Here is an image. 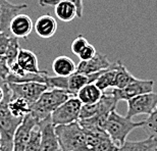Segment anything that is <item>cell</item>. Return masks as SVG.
Listing matches in <instances>:
<instances>
[{
  "mask_svg": "<svg viewBox=\"0 0 157 151\" xmlns=\"http://www.w3.org/2000/svg\"><path fill=\"white\" fill-rule=\"evenodd\" d=\"M102 72L103 71L98 72V73L89 74V75L75 72L74 74L68 76V91H70L74 96H77L78 92L82 88L90 83H94Z\"/></svg>",
  "mask_w": 157,
  "mask_h": 151,
  "instance_id": "e0dca14e",
  "label": "cell"
},
{
  "mask_svg": "<svg viewBox=\"0 0 157 151\" xmlns=\"http://www.w3.org/2000/svg\"><path fill=\"white\" fill-rule=\"evenodd\" d=\"M28 7V4H13L8 0H0V32L10 35L9 24L15 15Z\"/></svg>",
  "mask_w": 157,
  "mask_h": 151,
  "instance_id": "4fadbf2b",
  "label": "cell"
},
{
  "mask_svg": "<svg viewBox=\"0 0 157 151\" xmlns=\"http://www.w3.org/2000/svg\"><path fill=\"white\" fill-rule=\"evenodd\" d=\"M3 98H4V90H3V88L0 87V102L2 101Z\"/></svg>",
  "mask_w": 157,
  "mask_h": 151,
  "instance_id": "836d02e7",
  "label": "cell"
},
{
  "mask_svg": "<svg viewBox=\"0 0 157 151\" xmlns=\"http://www.w3.org/2000/svg\"><path fill=\"white\" fill-rule=\"evenodd\" d=\"M117 100L110 91H103V95L99 101L93 104H83L80 112V119L92 118L95 115L109 114L117 105Z\"/></svg>",
  "mask_w": 157,
  "mask_h": 151,
  "instance_id": "52a82bcc",
  "label": "cell"
},
{
  "mask_svg": "<svg viewBox=\"0 0 157 151\" xmlns=\"http://www.w3.org/2000/svg\"><path fill=\"white\" fill-rule=\"evenodd\" d=\"M115 68H117V78H115V87L118 89L125 87L131 82L136 80V77H134L130 72L127 70L121 60H117L115 62Z\"/></svg>",
  "mask_w": 157,
  "mask_h": 151,
  "instance_id": "603a6c76",
  "label": "cell"
},
{
  "mask_svg": "<svg viewBox=\"0 0 157 151\" xmlns=\"http://www.w3.org/2000/svg\"><path fill=\"white\" fill-rule=\"evenodd\" d=\"M47 87L49 89L56 88V89H62L68 91V77H62V76H49L46 77ZM70 92V91H68Z\"/></svg>",
  "mask_w": 157,
  "mask_h": 151,
  "instance_id": "4316f807",
  "label": "cell"
},
{
  "mask_svg": "<svg viewBox=\"0 0 157 151\" xmlns=\"http://www.w3.org/2000/svg\"><path fill=\"white\" fill-rule=\"evenodd\" d=\"M154 151H157V147H156V148H155V150Z\"/></svg>",
  "mask_w": 157,
  "mask_h": 151,
  "instance_id": "e575fe53",
  "label": "cell"
},
{
  "mask_svg": "<svg viewBox=\"0 0 157 151\" xmlns=\"http://www.w3.org/2000/svg\"><path fill=\"white\" fill-rule=\"evenodd\" d=\"M77 70V65L68 56H57L52 62V71L56 76L68 77Z\"/></svg>",
  "mask_w": 157,
  "mask_h": 151,
  "instance_id": "ffe728a7",
  "label": "cell"
},
{
  "mask_svg": "<svg viewBox=\"0 0 157 151\" xmlns=\"http://www.w3.org/2000/svg\"><path fill=\"white\" fill-rule=\"evenodd\" d=\"M111 62L108 60L107 56L103 55L101 53L97 52L95 56L88 60H81V62L77 65L76 72L82 74H94L98 72L104 71L109 68Z\"/></svg>",
  "mask_w": 157,
  "mask_h": 151,
  "instance_id": "9a60e30c",
  "label": "cell"
},
{
  "mask_svg": "<svg viewBox=\"0 0 157 151\" xmlns=\"http://www.w3.org/2000/svg\"><path fill=\"white\" fill-rule=\"evenodd\" d=\"M144 121L142 122H133L127 116H122L117 111L112 110L107 116L105 122V131L109 135V137L117 143L118 146H121L127 141L128 135L132 131L137 128H143Z\"/></svg>",
  "mask_w": 157,
  "mask_h": 151,
  "instance_id": "277c9868",
  "label": "cell"
},
{
  "mask_svg": "<svg viewBox=\"0 0 157 151\" xmlns=\"http://www.w3.org/2000/svg\"><path fill=\"white\" fill-rule=\"evenodd\" d=\"M115 78H117V68H115V62H113L109 65L108 68L100 74L94 83L101 91H106L109 88L115 87Z\"/></svg>",
  "mask_w": 157,
  "mask_h": 151,
  "instance_id": "7402d4cb",
  "label": "cell"
},
{
  "mask_svg": "<svg viewBox=\"0 0 157 151\" xmlns=\"http://www.w3.org/2000/svg\"><path fill=\"white\" fill-rule=\"evenodd\" d=\"M157 147V137L149 136L145 140L125 141L117 151H154Z\"/></svg>",
  "mask_w": 157,
  "mask_h": 151,
  "instance_id": "ac0fdd59",
  "label": "cell"
},
{
  "mask_svg": "<svg viewBox=\"0 0 157 151\" xmlns=\"http://www.w3.org/2000/svg\"><path fill=\"white\" fill-rule=\"evenodd\" d=\"M74 96L71 92L62 89H47L41 94L37 101L30 105V113L39 122L51 115V113L68 98Z\"/></svg>",
  "mask_w": 157,
  "mask_h": 151,
  "instance_id": "7a4b0ae2",
  "label": "cell"
},
{
  "mask_svg": "<svg viewBox=\"0 0 157 151\" xmlns=\"http://www.w3.org/2000/svg\"><path fill=\"white\" fill-rule=\"evenodd\" d=\"M36 34L43 39H48L54 36L57 31V21L51 14H43L37 18L34 24Z\"/></svg>",
  "mask_w": 157,
  "mask_h": 151,
  "instance_id": "2e32d148",
  "label": "cell"
},
{
  "mask_svg": "<svg viewBox=\"0 0 157 151\" xmlns=\"http://www.w3.org/2000/svg\"><path fill=\"white\" fill-rule=\"evenodd\" d=\"M38 3L42 7L54 6L56 17L65 23L83 17V0H39Z\"/></svg>",
  "mask_w": 157,
  "mask_h": 151,
  "instance_id": "5b68a950",
  "label": "cell"
},
{
  "mask_svg": "<svg viewBox=\"0 0 157 151\" xmlns=\"http://www.w3.org/2000/svg\"><path fill=\"white\" fill-rule=\"evenodd\" d=\"M157 106V93L150 92L138 95L128 100L127 118H133L140 114L149 115Z\"/></svg>",
  "mask_w": 157,
  "mask_h": 151,
  "instance_id": "ba28073f",
  "label": "cell"
},
{
  "mask_svg": "<svg viewBox=\"0 0 157 151\" xmlns=\"http://www.w3.org/2000/svg\"><path fill=\"white\" fill-rule=\"evenodd\" d=\"M0 151H3V150H1V149H0Z\"/></svg>",
  "mask_w": 157,
  "mask_h": 151,
  "instance_id": "d590c367",
  "label": "cell"
},
{
  "mask_svg": "<svg viewBox=\"0 0 157 151\" xmlns=\"http://www.w3.org/2000/svg\"><path fill=\"white\" fill-rule=\"evenodd\" d=\"M97 51H96L95 47L93 45H91V44H88V45L78 53V57L80 58L81 60H88V59H91L92 57H94Z\"/></svg>",
  "mask_w": 157,
  "mask_h": 151,
  "instance_id": "4dcf8cb0",
  "label": "cell"
},
{
  "mask_svg": "<svg viewBox=\"0 0 157 151\" xmlns=\"http://www.w3.org/2000/svg\"><path fill=\"white\" fill-rule=\"evenodd\" d=\"M2 88L4 90V98L0 102V149L12 151L14 133L24 118L14 116L9 109L8 103L11 98V91L5 81H3Z\"/></svg>",
  "mask_w": 157,
  "mask_h": 151,
  "instance_id": "6da1fadb",
  "label": "cell"
},
{
  "mask_svg": "<svg viewBox=\"0 0 157 151\" xmlns=\"http://www.w3.org/2000/svg\"><path fill=\"white\" fill-rule=\"evenodd\" d=\"M37 125H38V122L33 118L31 113H28L24 116L21 125L17 127L14 133L12 151H25L31 132Z\"/></svg>",
  "mask_w": 157,
  "mask_h": 151,
  "instance_id": "7c38bea8",
  "label": "cell"
},
{
  "mask_svg": "<svg viewBox=\"0 0 157 151\" xmlns=\"http://www.w3.org/2000/svg\"><path fill=\"white\" fill-rule=\"evenodd\" d=\"M88 44H89V42L87 41L86 38H85L84 36H82V35H78L76 39L71 42V52L78 56V53H80L82 50L88 45Z\"/></svg>",
  "mask_w": 157,
  "mask_h": 151,
  "instance_id": "f546056e",
  "label": "cell"
},
{
  "mask_svg": "<svg viewBox=\"0 0 157 151\" xmlns=\"http://www.w3.org/2000/svg\"><path fill=\"white\" fill-rule=\"evenodd\" d=\"M11 35L6 34L4 32H0V55H4L7 50L9 41H10Z\"/></svg>",
  "mask_w": 157,
  "mask_h": 151,
  "instance_id": "d6a6232c",
  "label": "cell"
},
{
  "mask_svg": "<svg viewBox=\"0 0 157 151\" xmlns=\"http://www.w3.org/2000/svg\"><path fill=\"white\" fill-rule=\"evenodd\" d=\"M82 105L83 104L77 96H71L61 105H59L51 113V121L54 127L78 122Z\"/></svg>",
  "mask_w": 157,
  "mask_h": 151,
  "instance_id": "8992f818",
  "label": "cell"
},
{
  "mask_svg": "<svg viewBox=\"0 0 157 151\" xmlns=\"http://www.w3.org/2000/svg\"><path fill=\"white\" fill-rule=\"evenodd\" d=\"M9 74H10V68H9L7 59L5 55H0V79L6 81Z\"/></svg>",
  "mask_w": 157,
  "mask_h": 151,
  "instance_id": "1f68e13d",
  "label": "cell"
},
{
  "mask_svg": "<svg viewBox=\"0 0 157 151\" xmlns=\"http://www.w3.org/2000/svg\"><path fill=\"white\" fill-rule=\"evenodd\" d=\"M102 95L103 91L100 90L95 83H90L78 91L77 97L80 99L82 104H93V103L99 101Z\"/></svg>",
  "mask_w": 157,
  "mask_h": 151,
  "instance_id": "44dd1931",
  "label": "cell"
},
{
  "mask_svg": "<svg viewBox=\"0 0 157 151\" xmlns=\"http://www.w3.org/2000/svg\"><path fill=\"white\" fill-rule=\"evenodd\" d=\"M118 148L119 146L113 142V140L107 134L100 138L98 142L91 148V151H117Z\"/></svg>",
  "mask_w": 157,
  "mask_h": 151,
  "instance_id": "d4e9b609",
  "label": "cell"
},
{
  "mask_svg": "<svg viewBox=\"0 0 157 151\" xmlns=\"http://www.w3.org/2000/svg\"><path fill=\"white\" fill-rule=\"evenodd\" d=\"M55 133L62 151H91L78 122L55 126Z\"/></svg>",
  "mask_w": 157,
  "mask_h": 151,
  "instance_id": "3957f363",
  "label": "cell"
},
{
  "mask_svg": "<svg viewBox=\"0 0 157 151\" xmlns=\"http://www.w3.org/2000/svg\"><path fill=\"white\" fill-rule=\"evenodd\" d=\"M34 29L33 21L28 14H18L12 18L9 24L10 35L18 39H27Z\"/></svg>",
  "mask_w": 157,
  "mask_h": 151,
  "instance_id": "5bb4252c",
  "label": "cell"
},
{
  "mask_svg": "<svg viewBox=\"0 0 157 151\" xmlns=\"http://www.w3.org/2000/svg\"><path fill=\"white\" fill-rule=\"evenodd\" d=\"M6 82V81H5ZM11 91V98H24L32 104L38 100L44 91L48 89L46 84L38 82H25V83H8L6 82Z\"/></svg>",
  "mask_w": 157,
  "mask_h": 151,
  "instance_id": "9c48e42d",
  "label": "cell"
},
{
  "mask_svg": "<svg viewBox=\"0 0 157 151\" xmlns=\"http://www.w3.org/2000/svg\"><path fill=\"white\" fill-rule=\"evenodd\" d=\"M143 128L146 130L149 136L157 137V106L154 111L149 114L146 119H144Z\"/></svg>",
  "mask_w": 157,
  "mask_h": 151,
  "instance_id": "f1b7e54d",
  "label": "cell"
},
{
  "mask_svg": "<svg viewBox=\"0 0 157 151\" xmlns=\"http://www.w3.org/2000/svg\"><path fill=\"white\" fill-rule=\"evenodd\" d=\"M20 50H21V46H20V42H18V38L11 36L10 41H9V44H8V47H7V50H6V52L4 54L6 59H7V62L9 65L17 61Z\"/></svg>",
  "mask_w": 157,
  "mask_h": 151,
  "instance_id": "484cf974",
  "label": "cell"
},
{
  "mask_svg": "<svg viewBox=\"0 0 157 151\" xmlns=\"http://www.w3.org/2000/svg\"><path fill=\"white\" fill-rule=\"evenodd\" d=\"M153 87H154V81L153 80H140V79H136L135 81L131 82L130 84L124 88H121V89L112 88L110 92L117 101H119V100L128 101V99L134 98V97L141 95V94L153 92Z\"/></svg>",
  "mask_w": 157,
  "mask_h": 151,
  "instance_id": "30bf717a",
  "label": "cell"
},
{
  "mask_svg": "<svg viewBox=\"0 0 157 151\" xmlns=\"http://www.w3.org/2000/svg\"><path fill=\"white\" fill-rule=\"evenodd\" d=\"M59 151H62V150H59Z\"/></svg>",
  "mask_w": 157,
  "mask_h": 151,
  "instance_id": "8d00e7d4",
  "label": "cell"
},
{
  "mask_svg": "<svg viewBox=\"0 0 157 151\" xmlns=\"http://www.w3.org/2000/svg\"><path fill=\"white\" fill-rule=\"evenodd\" d=\"M30 102L24 98H10L8 103L9 109L11 113L17 118H24L25 115L30 113Z\"/></svg>",
  "mask_w": 157,
  "mask_h": 151,
  "instance_id": "cb8c5ba5",
  "label": "cell"
},
{
  "mask_svg": "<svg viewBox=\"0 0 157 151\" xmlns=\"http://www.w3.org/2000/svg\"><path fill=\"white\" fill-rule=\"evenodd\" d=\"M17 61L20 64V67L28 73H41V72H43L39 70L38 58H37L35 53L31 50L21 48Z\"/></svg>",
  "mask_w": 157,
  "mask_h": 151,
  "instance_id": "d6986e66",
  "label": "cell"
},
{
  "mask_svg": "<svg viewBox=\"0 0 157 151\" xmlns=\"http://www.w3.org/2000/svg\"><path fill=\"white\" fill-rule=\"evenodd\" d=\"M41 137H42L41 130L39 126L37 125L32 130V132H31V135L27 142L25 151H39L41 145Z\"/></svg>",
  "mask_w": 157,
  "mask_h": 151,
  "instance_id": "83f0119b",
  "label": "cell"
},
{
  "mask_svg": "<svg viewBox=\"0 0 157 151\" xmlns=\"http://www.w3.org/2000/svg\"><path fill=\"white\" fill-rule=\"evenodd\" d=\"M38 126L41 130V145L39 151H59V145L57 136L55 133V127L52 124L51 115L46 118L45 119L38 122Z\"/></svg>",
  "mask_w": 157,
  "mask_h": 151,
  "instance_id": "8fae6325",
  "label": "cell"
}]
</instances>
